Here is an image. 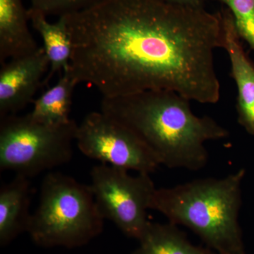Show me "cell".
<instances>
[{"label":"cell","instance_id":"cell-17","mask_svg":"<svg viewBox=\"0 0 254 254\" xmlns=\"http://www.w3.org/2000/svg\"><path fill=\"white\" fill-rule=\"evenodd\" d=\"M166 2L190 7H204L206 0H163Z\"/></svg>","mask_w":254,"mask_h":254},{"label":"cell","instance_id":"cell-6","mask_svg":"<svg viewBox=\"0 0 254 254\" xmlns=\"http://www.w3.org/2000/svg\"><path fill=\"white\" fill-rule=\"evenodd\" d=\"M150 175L133 176L125 169L101 163L91 172L90 187L103 218L137 240L149 224L148 210L157 190Z\"/></svg>","mask_w":254,"mask_h":254},{"label":"cell","instance_id":"cell-2","mask_svg":"<svg viewBox=\"0 0 254 254\" xmlns=\"http://www.w3.org/2000/svg\"><path fill=\"white\" fill-rule=\"evenodd\" d=\"M100 111L128 127L169 168L201 170L208 160L205 142L229 136L213 118L195 115L190 100L166 90L103 98Z\"/></svg>","mask_w":254,"mask_h":254},{"label":"cell","instance_id":"cell-4","mask_svg":"<svg viewBox=\"0 0 254 254\" xmlns=\"http://www.w3.org/2000/svg\"><path fill=\"white\" fill-rule=\"evenodd\" d=\"M104 220L90 185L52 172L42 181L39 204L27 232L40 247L76 248L98 236Z\"/></svg>","mask_w":254,"mask_h":254},{"label":"cell","instance_id":"cell-10","mask_svg":"<svg viewBox=\"0 0 254 254\" xmlns=\"http://www.w3.org/2000/svg\"><path fill=\"white\" fill-rule=\"evenodd\" d=\"M29 178L16 175L0 190V245H9L14 239L27 232L32 213Z\"/></svg>","mask_w":254,"mask_h":254},{"label":"cell","instance_id":"cell-16","mask_svg":"<svg viewBox=\"0 0 254 254\" xmlns=\"http://www.w3.org/2000/svg\"><path fill=\"white\" fill-rule=\"evenodd\" d=\"M98 1L99 0H31L30 8L46 16L55 14L61 16L86 9Z\"/></svg>","mask_w":254,"mask_h":254},{"label":"cell","instance_id":"cell-1","mask_svg":"<svg viewBox=\"0 0 254 254\" xmlns=\"http://www.w3.org/2000/svg\"><path fill=\"white\" fill-rule=\"evenodd\" d=\"M73 43L68 72L103 98L166 90L215 104L220 12L163 0H99L63 15Z\"/></svg>","mask_w":254,"mask_h":254},{"label":"cell","instance_id":"cell-5","mask_svg":"<svg viewBox=\"0 0 254 254\" xmlns=\"http://www.w3.org/2000/svg\"><path fill=\"white\" fill-rule=\"evenodd\" d=\"M77 127L73 120L46 125L29 114L0 118V170L31 178L68 163Z\"/></svg>","mask_w":254,"mask_h":254},{"label":"cell","instance_id":"cell-7","mask_svg":"<svg viewBox=\"0 0 254 254\" xmlns=\"http://www.w3.org/2000/svg\"><path fill=\"white\" fill-rule=\"evenodd\" d=\"M75 142L81 153L101 164L147 174L160 165L131 129L101 111L88 113L83 119Z\"/></svg>","mask_w":254,"mask_h":254},{"label":"cell","instance_id":"cell-12","mask_svg":"<svg viewBox=\"0 0 254 254\" xmlns=\"http://www.w3.org/2000/svg\"><path fill=\"white\" fill-rule=\"evenodd\" d=\"M28 12L32 26L41 37L43 50L49 60V71L43 83V86H47L57 73L62 74L69 68L72 39L63 16H59L56 22L50 23L46 15L37 10L29 8Z\"/></svg>","mask_w":254,"mask_h":254},{"label":"cell","instance_id":"cell-18","mask_svg":"<svg viewBox=\"0 0 254 254\" xmlns=\"http://www.w3.org/2000/svg\"><path fill=\"white\" fill-rule=\"evenodd\" d=\"M213 254H217V253H215V252H214V253Z\"/></svg>","mask_w":254,"mask_h":254},{"label":"cell","instance_id":"cell-3","mask_svg":"<svg viewBox=\"0 0 254 254\" xmlns=\"http://www.w3.org/2000/svg\"><path fill=\"white\" fill-rule=\"evenodd\" d=\"M245 175L240 169L221 179L157 189L150 209L192 230L215 253L246 254L239 223Z\"/></svg>","mask_w":254,"mask_h":254},{"label":"cell","instance_id":"cell-8","mask_svg":"<svg viewBox=\"0 0 254 254\" xmlns=\"http://www.w3.org/2000/svg\"><path fill=\"white\" fill-rule=\"evenodd\" d=\"M0 70V118L17 115L30 103L50 69V62L40 47L34 53L1 64Z\"/></svg>","mask_w":254,"mask_h":254},{"label":"cell","instance_id":"cell-14","mask_svg":"<svg viewBox=\"0 0 254 254\" xmlns=\"http://www.w3.org/2000/svg\"><path fill=\"white\" fill-rule=\"evenodd\" d=\"M77 82L68 71L60 74L54 86L33 101V108L28 113L39 123L50 125H65L71 122L70 113L72 106L73 93Z\"/></svg>","mask_w":254,"mask_h":254},{"label":"cell","instance_id":"cell-11","mask_svg":"<svg viewBox=\"0 0 254 254\" xmlns=\"http://www.w3.org/2000/svg\"><path fill=\"white\" fill-rule=\"evenodd\" d=\"M22 0H0V63L31 54L40 47L28 26Z\"/></svg>","mask_w":254,"mask_h":254},{"label":"cell","instance_id":"cell-13","mask_svg":"<svg viewBox=\"0 0 254 254\" xmlns=\"http://www.w3.org/2000/svg\"><path fill=\"white\" fill-rule=\"evenodd\" d=\"M131 254H213L210 249L190 243L177 225L150 222Z\"/></svg>","mask_w":254,"mask_h":254},{"label":"cell","instance_id":"cell-9","mask_svg":"<svg viewBox=\"0 0 254 254\" xmlns=\"http://www.w3.org/2000/svg\"><path fill=\"white\" fill-rule=\"evenodd\" d=\"M222 29V48L231 64V75L237 88L238 123L247 133L254 135V64L245 51L237 33L233 16L226 7L220 11Z\"/></svg>","mask_w":254,"mask_h":254},{"label":"cell","instance_id":"cell-15","mask_svg":"<svg viewBox=\"0 0 254 254\" xmlns=\"http://www.w3.org/2000/svg\"><path fill=\"white\" fill-rule=\"evenodd\" d=\"M229 9L233 16L241 39L254 50V0H216Z\"/></svg>","mask_w":254,"mask_h":254}]
</instances>
